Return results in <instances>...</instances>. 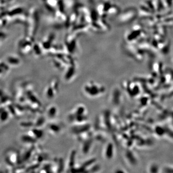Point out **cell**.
Here are the masks:
<instances>
[{"label": "cell", "instance_id": "cell-1", "mask_svg": "<svg viewBox=\"0 0 173 173\" xmlns=\"http://www.w3.org/2000/svg\"><path fill=\"white\" fill-rule=\"evenodd\" d=\"M84 89H85V91L87 94L91 96H92V97L97 96L104 91V88L96 85L93 82L86 85Z\"/></svg>", "mask_w": 173, "mask_h": 173}, {"label": "cell", "instance_id": "cell-2", "mask_svg": "<svg viewBox=\"0 0 173 173\" xmlns=\"http://www.w3.org/2000/svg\"><path fill=\"white\" fill-rule=\"evenodd\" d=\"M17 152L14 150H9L5 153L6 161L7 164L15 165L18 162V155Z\"/></svg>", "mask_w": 173, "mask_h": 173}, {"label": "cell", "instance_id": "cell-3", "mask_svg": "<svg viewBox=\"0 0 173 173\" xmlns=\"http://www.w3.org/2000/svg\"><path fill=\"white\" fill-rule=\"evenodd\" d=\"M104 156L107 159H111L114 155V146L112 143L108 144L104 150Z\"/></svg>", "mask_w": 173, "mask_h": 173}, {"label": "cell", "instance_id": "cell-4", "mask_svg": "<svg viewBox=\"0 0 173 173\" xmlns=\"http://www.w3.org/2000/svg\"><path fill=\"white\" fill-rule=\"evenodd\" d=\"M56 114L57 108L54 106H51L48 109L47 114L49 117H54L56 115Z\"/></svg>", "mask_w": 173, "mask_h": 173}, {"label": "cell", "instance_id": "cell-5", "mask_svg": "<svg viewBox=\"0 0 173 173\" xmlns=\"http://www.w3.org/2000/svg\"><path fill=\"white\" fill-rule=\"evenodd\" d=\"M119 9L117 6L111 5L107 11V15L109 16H114L117 15L119 12Z\"/></svg>", "mask_w": 173, "mask_h": 173}, {"label": "cell", "instance_id": "cell-6", "mask_svg": "<svg viewBox=\"0 0 173 173\" xmlns=\"http://www.w3.org/2000/svg\"><path fill=\"white\" fill-rule=\"evenodd\" d=\"M49 129L52 132L54 133H58L61 130L60 127L56 124H50L49 127Z\"/></svg>", "mask_w": 173, "mask_h": 173}]
</instances>
